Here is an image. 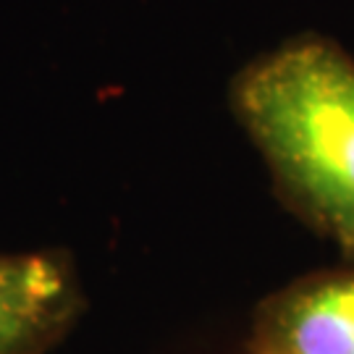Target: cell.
Segmentation results:
<instances>
[{"label": "cell", "mask_w": 354, "mask_h": 354, "mask_svg": "<svg viewBox=\"0 0 354 354\" xmlns=\"http://www.w3.org/2000/svg\"><path fill=\"white\" fill-rule=\"evenodd\" d=\"M228 105L276 200L342 257H354L352 55L315 32L294 35L241 66Z\"/></svg>", "instance_id": "cell-1"}, {"label": "cell", "mask_w": 354, "mask_h": 354, "mask_svg": "<svg viewBox=\"0 0 354 354\" xmlns=\"http://www.w3.org/2000/svg\"><path fill=\"white\" fill-rule=\"evenodd\" d=\"M87 313L68 250L0 252V354H48Z\"/></svg>", "instance_id": "cell-3"}, {"label": "cell", "mask_w": 354, "mask_h": 354, "mask_svg": "<svg viewBox=\"0 0 354 354\" xmlns=\"http://www.w3.org/2000/svg\"><path fill=\"white\" fill-rule=\"evenodd\" d=\"M241 354H354V257L263 297Z\"/></svg>", "instance_id": "cell-2"}]
</instances>
